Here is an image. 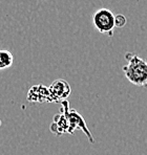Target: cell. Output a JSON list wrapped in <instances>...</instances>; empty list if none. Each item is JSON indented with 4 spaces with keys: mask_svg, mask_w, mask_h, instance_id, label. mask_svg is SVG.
Segmentation results:
<instances>
[{
    "mask_svg": "<svg viewBox=\"0 0 147 155\" xmlns=\"http://www.w3.org/2000/svg\"><path fill=\"white\" fill-rule=\"evenodd\" d=\"M49 90L54 103H61L62 101H65L72 92L68 83L62 79H58L53 82L49 87Z\"/></svg>",
    "mask_w": 147,
    "mask_h": 155,
    "instance_id": "277c9868",
    "label": "cell"
},
{
    "mask_svg": "<svg viewBox=\"0 0 147 155\" xmlns=\"http://www.w3.org/2000/svg\"><path fill=\"white\" fill-rule=\"evenodd\" d=\"M126 22V17L122 14H119V15L115 16V27H118V28H122V27L125 26Z\"/></svg>",
    "mask_w": 147,
    "mask_h": 155,
    "instance_id": "ba28073f",
    "label": "cell"
},
{
    "mask_svg": "<svg viewBox=\"0 0 147 155\" xmlns=\"http://www.w3.org/2000/svg\"><path fill=\"white\" fill-rule=\"evenodd\" d=\"M93 23L95 28L101 34H107L112 37L115 29V15L108 8H100L93 15Z\"/></svg>",
    "mask_w": 147,
    "mask_h": 155,
    "instance_id": "3957f363",
    "label": "cell"
},
{
    "mask_svg": "<svg viewBox=\"0 0 147 155\" xmlns=\"http://www.w3.org/2000/svg\"><path fill=\"white\" fill-rule=\"evenodd\" d=\"M50 130L52 133H54L55 135H57V136H60L62 134H65V133L70 134L67 120H66L65 115L63 114V112H62L61 110L58 114H56L54 116L53 123L50 124Z\"/></svg>",
    "mask_w": 147,
    "mask_h": 155,
    "instance_id": "8992f818",
    "label": "cell"
},
{
    "mask_svg": "<svg viewBox=\"0 0 147 155\" xmlns=\"http://www.w3.org/2000/svg\"><path fill=\"white\" fill-rule=\"evenodd\" d=\"M14 57L12 52L6 49H1L0 51V70L9 68L13 65Z\"/></svg>",
    "mask_w": 147,
    "mask_h": 155,
    "instance_id": "52a82bcc",
    "label": "cell"
},
{
    "mask_svg": "<svg viewBox=\"0 0 147 155\" xmlns=\"http://www.w3.org/2000/svg\"><path fill=\"white\" fill-rule=\"evenodd\" d=\"M60 104H61L60 110L63 112V114L65 115V117H66V120H67L70 134H74L75 130L80 129L81 131H83L84 134L87 136L89 143H95V138L93 137V134H91V131L88 130V127H87L83 116L80 114L79 112H77L75 109H70V103H68L66 100L65 101H62Z\"/></svg>",
    "mask_w": 147,
    "mask_h": 155,
    "instance_id": "7a4b0ae2",
    "label": "cell"
},
{
    "mask_svg": "<svg viewBox=\"0 0 147 155\" xmlns=\"http://www.w3.org/2000/svg\"><path fill=\"white\" fill-rule=\"evenodd\" d=\"M27 101L32 103H53L49 87L43 85H36L27 92Z\"/></svg>",
    "mask_w": 147,
    "mask_h": 155,
    "instance_id": "5b68a950",
    "label": "cell"
},
{
    "mask_svg": "<svg viewBox=\"0 0 147 155\" xmlns=\"http://www.w3.org/2000/svg\"><path fill=\"white\" fill-rule=\"evenodd\" d=\"M127 64L122 67L126 79L138 87L147 88V62L134 52L125 54Z\"/></svg>",
    "mask_w": 147,
    "mask_h": 155,
    "instance_id": "6da1fadb",
    "label": "cell"
}]
</instances>
